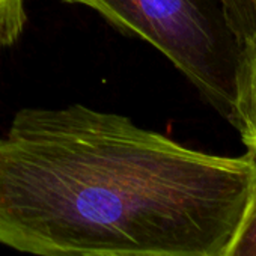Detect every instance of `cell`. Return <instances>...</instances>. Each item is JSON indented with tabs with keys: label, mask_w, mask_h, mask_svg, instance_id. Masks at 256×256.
Listing matches in <instances>:
<instances>
[{
	"label": "cell",
	"mask_w": 256,
	"mask_h": 256,
	"mask_svg": "<svg viewBox=\"0 0 256 256\" xmlns=\"http://www.w3.org/2000/svg\"><path fill=\"white\" fill-rule=\"evenodd\" d=\"M26 23V0H0V48L16 44Z\"/></svg>",
	"instance_id": "cell-6"
},
{
	"label": "cell",
	"mask_w": 256,
	"mask_h": 256,
	"mask_svg": "<svg viewBox=\"0 0 256 256\" xmlns=\"http://www.w3.org/2000/svg\"><path fill=\"white\" fill-rule=\"evenodd\" d=\"M230 124L256 157V41L240 47Z\"/></svg>",
	"instance_id": "cell-3"
},
{
	"label": "cell",
	"mask_w": 256,
	"mask_h": 256,
	"mask_svg": "<svg viewBox=\"0 0 256 256\" xmlns=\"http://www.w3.org/2000/svg\"><path fill=\"white\" fill-rule=\"evenodd\" d=\"M218 256H256V188L234 234Z\"/></svg>",
	"instance_id": "cell-5"
},
{
	"label": "cell",
	"mask_w": 256,
	"mask_h": 256,
	"mask_svg": "<svg viewBox=\"0 0 256 256\" xmlns=\"http://www.w3.org/2000/svg\"><path fill=\"white\" fill-rule=\"evenodd\" d=\"M256 157L208 154L80 102L18 110L0 134V244L35 256H218Z\"/></svg>",
	"instance_id": "cell-1"
},
{
	"label": "cell",
	"mask_w": 256,
	"mask_h": 256,
	"mask_svg": "<svg viewBox=\"0 0 256 256\" xmlns=\"http://www.w3.org/2000/svg\"><path fill=\"white\" fill-rule=\"evenodd\" d=\"M160 52L230 122L240 44L217 0H62Z\"/></svg>",
	"instance_id": "cell-2"
},
{
	"label": "cell",
	"mask_w": 256,
	"mask_h": 256,
	"mask_svg": "<svg viewBox=\"0 0 256 256\" xmlns=\"http://www.w3.org/2000/svg\"><path fill=\"white\" fill-rule=\"evenodd\" d=\"M240 47L256 41V0H217Z\"/></svg>",
	"instance_id": "cell-4"
}]
</instances>
